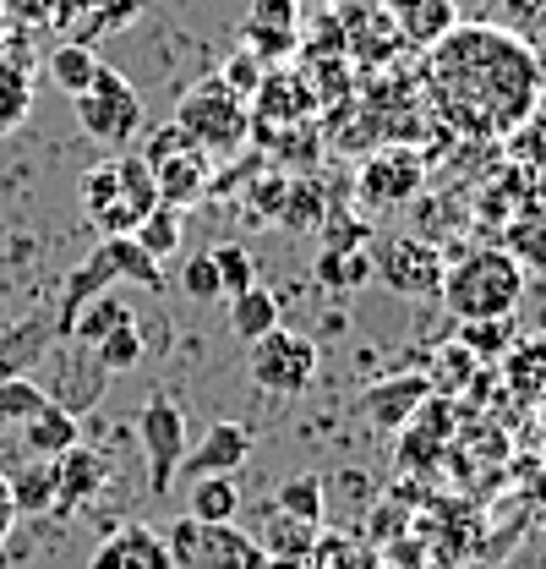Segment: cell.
Instances as JSON below:
<instances>
[{"label": "cell", "mask_w": 546, "mask_h": 569, "mask_svg": "<svg viewBox=\"0 0 546 569\" xmlns=\"http://www.w3.org/2000/svg\"><path fill=\"white\" fill-rule=\"evenodd\" d=\"M50 346H55V312H39V318L0 329V383L17 378V372H33Z\"/></svg>", "instance_id": "44dd1931"}, {"label": "cell", "mask_w": 546, "mask_h": 569, "mask_svg": "<svg viewBox=\"0 0 546 569\" xmlns=\"http://www.w3.org/2000/svg\"><path fill=\"white\" fill-rule=\"evenodd\" d=\"M497 28H514V33H542L546 28V0H492V17Z\"/></svg>", "instance_id": "f35d334b"}, {"label": "cell", "mask_w": 546, "mask_h": 569, "mask_svg": "<svg viewBox=\"0 0 546 569\" xmlns=\"http://www.w3.org/2000/svg\"><path fill=\"white\" fill-rule=\"evenodd\" d=\"M44 395L61 406V411H71V417H82V411H93L99 400H104V389H110V372L99 367V356H93V346H82V340H55L50 351H44Z\"/></svg>", "instance_id": "7c38bea8"}, {"label": "cell", "mask_w": 546, "mask_h": 569, "mask_svg": "<svg viewBox=\"0 0 546 569\" xmlns=\"http://www.w3.org/2000/svg\"><path fill=\"white\" fill-rule=\"evenodd\" d=\"M136 438H142V460H148V493L153 498H170L175 488V471L192 449L186 438V417L170 395H148L142 400V417H136Z\"/></svg>", "instance_id": "8fae6325"}, {"label": "cell", "mask_w": 546, "mask_h": 569, "mask_svg": "<svg viewBox=\"0 0 546 569\" xmlns=\"http://www.w3.org/2000/svg\"><path fill=\"white\" fill-rule=\"evenodd\" d=\"M421 187H426V159L415 148H377L355 176V192L366 209H400Z\"/></svg>", "instance_id": "4fadbf2b"}, {"label": "cell", "mask_w": 546, "mask_h": 569, "mask_svg": "<svg viewBox=\"0 0 546 569\" xmlns=\"http://www.w3.org/2000/svg\"><path fill=\"white\" fill-rule=\"evenodd\" d=\"M186 515H192V520H235V515H241L235 477H198V482H192V498H186Z\"/></svg>", "instance_id": "d6a6232c"}, {"label": "cell", "mask_w": 546, "mask_h": 569, "mask_svg": "<svg viewBox=\"0 0 546 569\" xmlns=\"http://www.w3.org/2000/svg\"><path fill=\"white\" fill-rule=\"evenodd\" d=\"M17 443H22L28 460H61L71 443H82V417H71L55 400H44L28 422L17 427Z\"/></svg>", "instance_id": "ffe728a7"}, {"label": "cell", "mask_w": 546, "mask_h": 569, "mask_svg": "<svg viewBox=\"0 0 546 569\" xmlns=\"http://www.w3.org/2000/svg\"><path fill=\"white\" fill-rule=\"evenodd\" d=\"M279 224H284V230H301V236H312V230H323V224H328V198H323L317 176H290Z\"/></svg>", "instance_id": "f1b7e54d"}, {"label": "cell", "mask_w": 546, "mask_h": 569, "mask_svg": "<svg viewBox=\"0 0 546 569\" xmlns=\"http://www.w3.org/2000/svg\"><path fill=\"white\" fill-rule=\"evenodd\" d=\"M295 6H328V0H295Z\"/></svg>", "instance_id": "f6af8a7d"}, {"label": "cell", "mask_w": 546, "mask_h": 569, "mask_svg": "<svg viewBox=\"0 0 546 569\" xmlns=\"http://www.w3.org/2000/svg\"><path fill=\"white\" fill-rule=\"evenodd\" d=\"M525 269L503 252V247H471L459 263L443 269V307L459 323H486V318H514V307L525 301Z\"/></svg>", "instance_id": "3957f363"}, {"label": "cell", "mask_w": 546, "mask_h": 569, "mask_svg": "<svg viewBox=\"0 0 546 569\" xmlns=\"http://www.w3.org/2000/svg\"><path fill=\"white\" fill-rule=\"evenodd\" d=\"M142 159H148V170H153L159 203H170V209H192L198 198H208V187H213V159H208L175 121L153 132V142L142 148Z\"/></svg>", "instance_id": "ba28073f"}, {"label": "cell", "mask_w": 546, "mask_h": 569, "mask_svg": "<svg viewBox=\"0 0 546 569\" xmlns=\"http://www.w3.org/2000/svg\"><path fill=\"white\" fill-rule=\"evenodd\" d=\"M273 503H279L284 515L306 520V526H323V515H328V488H323L317 471H295V477H284V482L273 488Z\"/></svg>", "instance_id": "4dcf8cb0"}, {"label": "cell", "mask_w": 546, "mask_h": 569, "mask_svg": "<svg viewBox=\"0 0 546 569\" xmlns=\"http://www.w3.org/2000/svg\"><path fill=\"white\" fill-rule=\"evenodd\" d=\"M317 116V93L306 77L295 71H263L257 93H252V127H301Z\"/></svg>", "instance_id": "9a60e30c"}, {"label": "cell", "mask_w": 546, "mask_h": 569, "mask_svg": "<svg viewBox=\"0 0 546 569\" xmlns=\"http://www.w3.org/2000/svg\"><path fill=\"white\" fill-rule=\"evenodd\" d=\"M443 247L432 236H377L372 241V280L405 301H432L443 290Z\"/></svg>", "instance_id": "9c48e42d"}, {"label": "cell", "mask_w": 546, "mask_h": 569, "mask_svg": "<svg viewBox=\"0 0 546 569\" xmlns=\"http://www.w3.org/2000/svg\"><path fill=\"white\" fill-rule=\"evenodd\" d=\"M142 284V290H164V269L136 247L132 236H99V247L88 252V263L77 269L61 290V301H55V340H67L71 323H77V312L93 301V296H104L110 284Z\"/></svg>", "instance_id": "277c9868"}, {"label": "cell", "mask_w": 546, "mask_h": 569, "mask_svg": "<svg viewBox=\"0 0 546 569\" xmlns=\"http://www.w3.org/2000/svg\"><path fill=\"white\" fill-rule=\"evenodd\" d=\"M208 258H213V269H219V290H224V301L257 284V258H252L241 241H219Z\"/></svg>", "instance_id": "d590c367"}, {"label": "cell", "mask_w": 546, "mask_h": 569, "mask_svg": "<svg viewBox=\"0 0 546 569\" xmlns=\"http://www.w3.org/2000/svg\"><path fill=\"white\" fill-rule=\"evenodd\" d=\"M170 569H273V559L235 526V520H170L164 531Z\"/></svg>", "instance_id": "8992f818"}, {"label": "cell", "mask_w": 546, "mask_h": 569, "mask_svg": "<svg viewBox=\"0 0 546 569\" xmlns=\"http://www.w3.org/2000/svg\"><path fill=\"white\" fill-rule=\"evenodd\" d=\"M181 290L192 296V301H224V290H219V269H213V258L208 252H198V258H186L181 263Z\"/></svg>", "instance_id": "60d3db41"}, {"label": "cell", "mask_w": 546, "mask_h": 569, "mask_svg": "<svg viewBox=\"0 0 546 569\" xmlns=\"http://www.w3.org/2000/svg\"><path fill=\"white\" fill-rule=\"evenodd\" d=\"M246 367H252V383H257V389H269L279 400H295V395H306V389L317 383L323 351H317L312 335H295V329L279 323V329H269L263 340H252Z\"/></svg>", "instance_id": "30bf717a"}, {"label": "cell", "mask_w": 546, "mask_h": 569, "mask_svg": "<svg viewBox=\"0 0 546 569\" xmlns=\"http://www.w3.org/2000/svg\"><path fill=\"white\" fill-rule=\"evenodd\" d=\"M252 138H263L273 170H284V176H312L317 159H323V132L312 121H301V127H252Z\"/></svg>", "instance_id": "603a6c76"}, {"label": "cell", "mask_w": 546, "mask_h": 569, "mask_svg": "<svg viewBox=\"0 0 546 569\" xmlns=\"http://www.w3.org/2000/svg\"><path fill=\"white\" fill-rule=\"evenodd\" d=\"M246 537L269 553L273 565H312V548H317L323 526H306V520L284 515V509L269 498V503L252 515V531H246Z\"/></svg>", "instance_id": "2e32d148"}, {"label": "cell", "mask_w": 546, "mask_h": 569, "mask_svg": "<svg viewBox=\"0 0 546 569\" xmlns=\"http://www.w3.org/2000/svg\"><path fill=\"white\" fill-rule=\"evenodd\" d=\"M44 400H50V395H44V383H39L33 372L6 378V383H0V432H17V427L28 422Z\"/></svg>", "instance_id": "836d02e7"}, {"label": "cell", "mask_w": 546, "mask_h": 569, "mask_svg": "<svg viewBox=\"0 0 546 569\" xmlns=\"http://www.w3.org/2000/svg\"><path fill=\"white\" fill-rule=\"evenodd\" d=\"M246 50L269 67V61H290V50L301 44V6L295 0H252V17L241 28Z\"/></svg>", "instance_id": "e0dca14e"}, {"label": "cell", "mask_w": 546, "mask_h": 569, "mask_svg": "<svg viewBox=\"0 0 546 569\" xmlns=\"http://www.w3.org/2000/svg\"><path fill=\"white\" fill-rule=\"evenodd\" d=\"M93 356H99V367H104L110 378L132 372L136 361H142V335H136V323H127V329H115V335H104V340L93 346Z\"/></svg>", "instance_id": "8d00e7d4"}, {"label": "cell", "mask_w": 546, "mask_h": 569, "mask_svg": "<svg viewBox=\"0 0 546 569\" xmlns=\"http://www.w3.org/2000/svg\"><path fill=\"white\" fill-rule=\"evenodd\" d=\"M93 71H99V56H93V44H61L55 56H50V82L67 93V99H77L88 82H93Z\"/></svg>", "instance_id": "e575fe53"}, {"label": "cell", "mask_w": 546, "mask_h": 569, "mask_svg": "<svg viewBox=\"0 0 546 569\" xmlns=\"http://www.w3.org/2000/svg\"><path fill=\"white\" fill-rule=\"evenodd\" d=\"M71 110H77L82 138L104 142V148H127L142 132V93L110 61H99L93 82L71 99Z\"/></svg>", "instance_id": "52a82bcc"}, {"label": "cell", "mask_w": 546, "mask_h": 569, "mask_svg": "<svg viewBox=\"0 0 546 569\" xmlns=\"http://www.w3.org/2000/svg\"><path fill=\"white\" fill-rule=\"evenodd\" d=\"M284 187H290V176H284V170H269L263 181H252V192H246V224H279Z\"/></svg>", "instance_id": "74e56055"}, {"label": "cell", "mask_w": 546, "mask_h": 569, "mask_svg": "<svg viewBox=\"0 0 546 569\" xmlns=\"http://www.w3.org/2000/svg\"><path fill=\"white\" fill-rule=\"evenodd\" d=\"M77 203H82L88 224H93L99 236H132L136 224L159 209V187H153L148 159L121 148L115 159H99L93 170H82Z\"/></svg>", "instance_id": "7a4b0ae2"}, {"label": "cell", "mask_w": 546, "mask_h": 569, "mask_svg": "<svg viewBox=\"0 0 546 569\" xmlns=\"http://www.w3.org/2000/svg\"><path fill=\"white\" fill-rule=\"evenodd\" d=\"M127 323H136V312L115 296V290H104V296H93L82 312H77V323H71L67 340H82V346H99L104 335H115V329H127Z\"/></svg>", "instance_id": "f546056e"}, {"label": "cell", "mask_w": 546, "mask_h": 569, "mask_svg": "<svg viewBox=\"0 0 546 569\" xmlns=\"http://www.w3.org/2000/svg\"><path fill=\"white\" fill-rule=\"evenodd\" d=\"M88 11H93V22H88V33L77 44H93V33H115V28L136 22L142 17V0H88Z\"/></svg>", "instance_id": "ab89813d"}, {"label": "cell", "mask_w": 546, "mask_h": 569, "mask_svg": "<svg viewBox=\"0 0 546 569\" xmlns=\"http://www.w3.org/2000/svg\"><path fill=\"white\" fill-rule=\"evenodd\" d=\"M55 466V515H67L77 503H88V498H99L110 488V455L104 449H93V443H71L61 460H50Z\"/></svg>", "instance_id": "d6986e66"}, {"label": "cell", "mask_w": 546, "mask_h": 569, "mask_svg": "<svg viewBox=\"0 0 546 569\" xmlns=\"http://www.w3.org/2000/svg\"><path fill=\"white\" fill-rule=\"evenodd\" d=\"M28 116V77L11 67H0V138Z\"/></svg>", "instance_id": "b9f144b4"}, {"label": "cell", "mask_w": 546, "mask_h": 569, "mask_svg": "<svg viewBox=\"0 0 546 569\" xmlns=\"http://www.w3.org/2000/svg\"><path fill=\"white\" fill-rule=\"evenodd\" d=\"M312 280L323 290H361L372 280V247H323L312 263Z\"/></svg>", "instance_id": "4316f807"}, {"label": "cell", "mask_w": 546, "mask_h": 569, "mask_svg": "<svg viewBox=\"0 0 546 569\" xmlns=\"http://www.w3.org/2000/svg\"><path fill=\"white\" fill-rule=\"evenodd\" d=\"M219 77H224V82H230V88H235V93L252 104V93H257V82H263V61H257V56L241 44V50L224 61V71H219Z\"/></svg>", "instance_id": "7bdbcfd3"}, {"label": "cell", "mask_w": 546, "mask_h": 569, "mask_svg": "<svg viewBox=\"0 0 546 569\" xmlns=\"http://www.w3.org/2000/svg\"><path fill=\"white\" fill-rule=\"evenodd\" d=\"M175 127L198 142L208 159H230L235 148L252 142V104H246L224 77H203L198 88L181 93V104H175Z\"/></svg>", "instance_id": "5b68a950"}, {"label": "cell", "mask_w": 546, "mask_h": 569, "mask_svg": "<svg viewBox=\"0 0 546 569\" xmlns=\"http://www.w3.org/2000/svg\"><path fill=\"white\" fill-rule=\"evenodd\" d=\"M454 28H459V6L454 0H394V33L405 44H415V50H432Z\"/></svg>", "instance_id": "cb8c5ba5"}, {"label": "cell", "mask_w": 546, "mask_h": 569, "mask_svg": "<svg viewBox=\"0 0 546 569\" xmlns=\"http://www.w3.org/2000/svg\"><path fill=\"white\" fill-rule=\"evenodd\" d=\"M11 482V503H17V515H50L55 509V466L50 460H28L17 477H6Z\"/></svg>", "instance_id": "1f68e13d"}, {"label": "cell", "mask_w": 546, "mask_h": 569, "mask_svg": "<svg viewBox=\"0 0 546 569\" xmlns=\"http://www.w3.org/2000/svg\"><path fill=\"white\" fill-rule=\"evenodd\" d=\"M88 569H170L164 531H159V526H142V520H127V526H115V531L93 548Z\"/></svg>", "instance_id": "ac0fdd59"}, {"label": "cell", "mask_w": 546, "mask_h": 569, "mask_svg": "<svg viewBox=\"0 0 546 569\" xmlns=\"http://www.w3.org/2000/svg\"><path fill=\"white\" fill-rule=\"evenodd\" d=\"M224 307H230V335H235L241 346H252V340H263L269 329H279V296L263 290V284H252V290L230 296Z\"/></svg>", "instance_id": "484cf974"}, {"label": "cell", "mask_w": 546, "mask_h": 569, "mask_svg": "<svg viewBox=\"0 0 546 569\" xmlns=\"http://www.w3.org/2000/svg\"><path fill=\"white\" fill-rule=\"evenodd\" d=\"M542 88V61L525 33L497 22H459L426 50L432 110L465 138H514L525 121H536Z\"/></svg>", "instance_id": "6da1fadb"}, {"label": "cell", "mask_w": 546, "mask_h": 569, "mask_svg": "<svg viewBox=\"0 0 546 569\" xmlns=\"http://www.w3.org/2000/svg\"><path fill=\"white\" fill-rule=\"evenodd\" d=\"M132 241L164 269L175 252H181V241H186V209H170V203H159V209L148 213L142 224L132 230Z\"/></svg>", "instance_id": "83f0119b"}, {"label": "cell", "mask_w": 546, "mask_h": 569, "mask_svg": "<svg viewBox=\"0 0 546 569\" xmlns=\"http://www.w3.org/2000/svg\"><path fill=\"white\" fill-rule=\"evenodd\" d=\"M525 274H546V198H530L525 209L503 219V241H497Z\"/></svg>", "instance_id": "7402d4cb"}, {"label": "cell", "mask_w": 546, "mask_h": 569, "mask_svg": "<svg viewBox=\"0 0 546 569\" xmlns=\"http://www.w3.org/2000/svg\"><path fill=\"white\" fill-rule=\"evenodd\" d=\"M11 526H17V503H11V482H6V471H0V548H6Z\"/></svg>", "instance_id": "ee69618b"}, {"label": "cell", "mask_w": 546, "mask_h": 569, "mask_svg": "<svg viewBox=\"0 0 546 569\" xmlns=\"http://www.w3.org/2000/svg\"><path fill=\"white\" fill-rule=\"evenodd\" d=\"M246 460H252V432L241 422H213L186 449V460H181L175 477H186V482H198V477H235Z\"/></svg>", "instance_id": "5bb4252c"}, {"label": "cell", "mask_w": 546, "mask_h": 569, "mask_svg": "<svg viewBox=\"0 0 546 569\" xmlns=\"http://www.w3.org/2000/svg\"><path fill=\"white\" fill-rule=\"evenodd\" d=\"M426 395H432V378H421V372L388 378V383L366 389V417H372L377 427H405L410 417L426 406Z\"/></svg>", "instance_id": "d4e9b609"}]
</instances>
